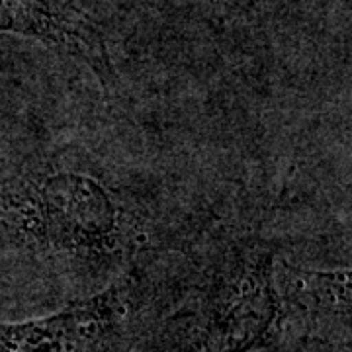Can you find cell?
Here are the masks:
<instances>
[{"label": "cell", "mask_w": 352, "mask_h": 352, "mask_svg": "<svg viewBox=\"0 0 352 352\" xmlns=\"http://www.w3.org/2000/svg\"><path fill=\"white\" fill-rule=\"evenodd\" d=\"M276 319L272 252L247 247L229 258L155 352H249L263 344Z\"/></svg>", "instance_id": "obj_1"}, {"label": "cell", "mask_w": 352, "mask_h": 352, "mask_svg": "<svg viewBox=\"0 0 352 352\" xmlns=\"http://www.w3.org/2000/svg\"><path fill=\"white\" fill-rule=\"evenodd\" d=\"M141 321L138 286L122 280L59 314L0 325V352H133Z\"/></svg>", "instance_id": "obj_2"}, {"label": "cell", "mask_w": 352, "mask_h": 352, "mask_svg": "<svg viewBox=\"0 0 352 352\" xmlns=\"http://www.w3.org/2000/svg\"><path fill=\"white\" fill-rule=\"evenodd\" d=\"M289 314L300 317L314 331L349 340L351 333V276L349 272H302L289 270L284 292L278 289Z\"/></svg>", "instance_id": "obj_5"}, {"label": "cell", "mask_w": 352, "mask_h": 352, "mask_svg": "<svg viewBox=\"0 0 352 352\" xmlns=\"http://www.w3.org/2000/svg\"><path fill=\"white\" fill-rule=\"evenodd\" d=\"M24 208L39 237L63 249H100L112 241L113 204L90 178L41 176L25 190Z\"/></svg>", "instance_id": "obj_3"}, {"label": "cell", "mask_w": 352, "mask_h": 352, "mask_svg": "<svg viewBox=\"0 0 352 352\" xmlns=\"http://www.w3.org/2000/svg\"><path fill=\"white\" fill-rule=\"evenodd\" d=\"M36 38L87 61L102 78L112 75L100 34L67 0H0V34Z\"/></svg>", "instance_id": "obj_4"}, {"label": "cell", "mask_w": 352, "mask_h": 352, "mask_svg": "<svg viewBox=\"0 0 352 352\" xmlns=\"http://www.w3.org/2000/svg\"><path fill=\"white\" fill-rule=\"evenodd\" d=\"M335 352H351V351H349V346H346V349H339V351H335Z\"/></svg>", "instance_id": "obj_6"}]
</instances>
